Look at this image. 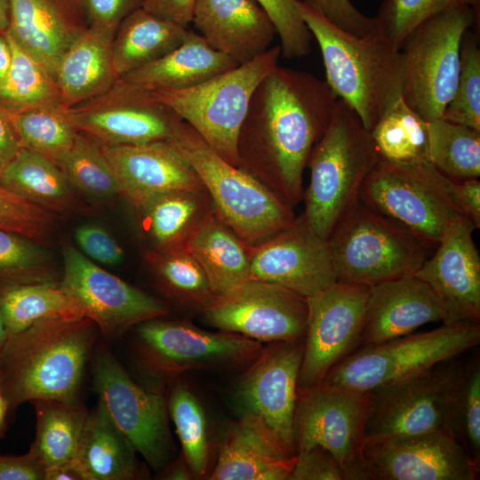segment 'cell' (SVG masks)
<instances>
[{"label": "cell", "mask_w": 480, "mask_h": 480, "mask_svg": "<svg viewBox=\"0 0 480 480\" xmlns=\"http://www.w3.org/2000/svg\"><path fill=\"white\" fill-rule=\"evenodd\" d=\"M328 242L337 281L369 287L414 275L436 248L359 199Z\"/></svg>", "instance_id": "obj_7"}, {"label": "cell", "mask_w": 480, "mask_h": 480, "mask_svg": "<svg viewBox=\"0 0 480 480\" xmlns=\"http://www.w3.org/2000/svg\"><path fill=\"white\" fill-rule=\"evenodd\" d=\"M21 148L10 113L0 104V177Z\"/></svg>", "instance_id": "obj_57"}, {"label": "cell", "mask_w": 480, "mask_h": 480, "mask_svg": "<svg viewBox=\"0 0 480 480\" xmlns=\"http://www.w3.org/2000/svg\"><path fill=\"white\" fill-rule=\"evenodd\" d=\"M303 340L271 342L245 368L236 387L244 411L258 415L294 454L293 422Z\"/></svg>", "instance_id": "obj_21"}, {"label": "cell", "mask_w": 480, "mask_h": 480, "mask_svg": "<svg viewBox=\"0 0 480 480\" xmlns=\"http://www.w3.org/2000/svg\"><path fill=\"white\" fill-rule=\"evenodd\" d=\"M9 0H0V32L4 33L9 26Z\"/></svg>", "instance_id": "obj_62"}, {"label": "cell", "mask_w": 480, "mask_h": 480, "mask_svg": "<svg viewBox=\"0 0 480 480\" xmlns=\"http://www.w3.org/2000/svg\"><path fill=\"white\" fill-rule=\"evenodd\" d=\"M372 480H476L479 468L448 430L366 437Z\"/></svg>", "instance_id": "obj_19"}, {"label": "cell", "mask_w": 480, "mask_h": 480, "mask_svg": "<svg viewBox=\"0 0 480 480\" xmlns=\"http://www.w3.org/2000/svg\"><path fill=\"white\" fill-rule=\"evenodd\" d=\"M280 45L193 87L150 91L173 110L205 143L231 164H239L237 142L252 94L278 66Z\"/></svg>", "instance_id": "obj_6"}, {"label": "cell", "mask_w": 480, "mask_h": 480, "mask_svg": "<svg viewBox=\"0 0 480 480\" xmlns=\"http://www.w3.org/2000/svg\"><path fill=\"white\" fill-rule=\"evenodd\" d=\"M96 329L86 317L52 318L9 335L0 353V381L10 414L38 399L78 402Z\"/></svg>", "instance_id": "obj_2"}, {"label": "cell", "mask_w": 480, "mask_h": 480, "mask_svg": "<svg viewBox=\"0 0 480 480\" xmlns=\"http://www.w3.org/2000/svg\"><path fill=\"white\" fill-rule=\"evenodd\" d=\"M188 28L140 7L119 24L112 42V56L119 77L164 56L185 39Z\"/></svg>", "instance_id": "obj_32"}, {"label": "cell", "mask_w": 480, "mask_h": 480, "mask_svg": "<svg viewBox=\"0 0 480 480\" xmlns=\"http://www.w3.org/2000/svg\"><path fill=\"white\" fill-rule=\"evenodd\" d=\"M470 5L451 7L417 26L404 39L402 98L429 122L441 118L452 100L460 71L463 35L476 21Z\"/></svg>", "instance_id": "obj_10"}, {"label": "cell", "mask_w": 480, "mask_h": 480, "mask_svg": "<svg viewBox=\"0 0 480 480\" xmlns=\"http://www.w3.org/2000/svg\"><path fill=\"white\" fill-rule=\"evenodd\" d=\"M10 416V409L8 402L1 389L0 381V439L4 436L8 427V418Z\"/></svg>", "instance_id": "obj_61"}, {"label": "cell", "mask_w": 480, "mask_h": 480, "mask_svg": "<svg viewBox=\"0 0 480 480\" xmlns=\"http://www.w3.org/2000/svg\"><path fill=\"white\" fill-rule=\"evenodd\" d=\"M297 8L321 50L325 82L371 131L402 97L400 50L374 30L365 36L344 31L300 0Z\"/></svg>", "instance_id": "obj_3"}, {"label": "cell", "mask_w": 480, "mask_h": 480, "mask_svg": "<svg viewBox=\"0 0 480 480\" xmlns=\"http://www.w3.org/2000/svg\"><path fill=\"white\" fill-rule=\"evenodd\" d=\"M0 312L10 335L44 319L86 317L77 300L57 282L1 285Z\"/></svg>", "instance_id": "obj_36"}, {"label": "cell", "mask_w": 480, "mask_h": 480, "mask_svg": "<svg viewBox=\"0 0 480 480\" xmlns=\"http://www.w3.org/2000/svg\"><path fill=\"white\" fill-rule=\"evenodd\" d=\"M288 480H344L335 457L320 445L296 453V461Z\"/></svg>", "instance_id": "obj_52"}, {"label": "cell", "mask_w": 480, "mask_h": 480, "mask_svg": "<svg viewBox=\"0 0 480 480\" xmlns=\"http://www.w3.org/2000/svg\"><path fill=\"white\" fill-rule=\"evenodd\" d=\"M380 156L356 112L338 100L332 118L315 145L308 165L305 212L309 227L328 240L358 201L362 185Z\"/></svg>", "instance_id": "obj_4"}, {"label": "cell", "mask_w": 480, "mask_h": 480, "mask_svg": "<svg viewBox=\"0 0 480 480\" xmlns=\"http://www.w3.org/2000/svg\"><path fill=\"white\" fill-rule=\"evenodd\" d=\"M136 450L98 401L89 412L77 460L88 480H134L147 477Z\"/></svg>", "instance_id": "obj_31"}, {"label": "cell", "mask_w": 480, "mask_h": 480, "mask_svg": "<svg viewBox=\"0 0 480 480\" xmlns=\"http://www.w3.org/2000/svg\"><path fill=\"white\" fill-rule=\"evenodd\" d=\"M101 148L117 181L120 196L136 208L164 192L204 188L195 171L168 141L101 144Z\"/></svg>", "instance_id": "obj_23"}, {"label": "cell", "mask_w": 480, "mask_h": 480, "mask_svg": "<svg viewBox=\"0 0 480 480\" xmlns=\"http://www.w3.org/2000/svg\"><path fill=\"white\" fill-rule=\"evenodd\" d=\"M368 407L369 391L324 382L298 388L293 422L296 453L320 445L338 460L344 480H372L362 455Z\"/></svg>", "instance_id": "obj_12"}, {"label": "cell", "mask_w": 480, "mask_h": 480, "mask_svg": "<svg viewBox=\"0 0 480 480\" xmlns=\"http://www.w3.org/2000/svg\"><path fill=\"white\" fill-rule=\"evenodd\" d=\"M12 62V47L4 33L0 32V84L4 80Z\"/></svg>", "instance_id": "obj_60"}, {"label": "cell", "mask_w": 480, "mask_h": 480, "mask_svg": "<svg viewBox=\"0 0 480 480\" xmlns=\"http://www.w3.org/2000/svg\"><path fill=\"white\" fill-rule=\"evenodd\" d=\"M204 188L176 189L150 198L140 207L141 226L151 251H165L184 245L208 209Z\"/></svg>", "instance_id": "obj_34"}, {"label": "cell", "mask_w": 480, "mask_h": 480, "mask_svg": "<svg viewBox=\"0 0 480 480\" xmlns=\"http://www.w3.org/2000/svg\"><path fill=\"white\" fill-rule=\"evenodd\" d=\"M41 245L22 235L0 229V286L55 282L53 261Z\"/></svg>", "instance_id": "obj_44"}, {"label": "cell", "mask_w": 480, "mask_h": 480, "mask_svg": "<svg viewBox=\"0 0 480 480\" xmlns=\"http://www.w3.org/2000/svg\"><path fill=\"white\" fill-rule=\"evenodd\" d=\"M5 34L12 47V62L0 84V104L9 112H19L46 104H61L54 77Z\"/></svg>", "instance_id": "obj_40"}, {"label": "cell", "mask_w": 480, "mask_h": 480, "mask_svg": "<svg viewBox=\"0 0 480 480\" xmlns=\"http://www.w3.org/2000/svg\"><path fill=\"white\" fill-rule=\"evenodd\" d=\"M480 131V49L476 33L465 31L456 88L442 117Z\"/></svg>", "instance_id": "obj_47"}, {"label": "cell", "mask_w": 480, "mask_h": 480, "mask_svg": "<svg viewBox=\"0 0 480 480\" xmlns=\"http://www.w3.org/2000/svg\"><path fill=\"white\" fill-rule=\"evenodd\" d=\"M184 245L203 268L216 297L250 278L249 246L214 210L203 218Z\"/></svg>", "instance_id": "obj_30"}, {"label": "cell", "mask_w": 480, "mask_h": 480, "mask_svg": "<svg viewBox=\"0 0 480 480\" xmlns=\"http://www.w3.org/2000/svg\"><path fill=\"white\" fill-rule=\"evenodd\" d=\"M250 278L310 297L337 281L328 240L302 215L289 227L249 246Z\"/></svg>", "instance_id": "obj_20"}, {"label": "cell", "mask_w": 480, "mask_h": 480, "mask_svg": "<svg viewBox=\"0 0 480 480\" xmlns=\"http://www.w3.org/2000/svg\"><path fill=\"white\" fill-rule=\"evenodd\" d=\"M89 27L116 31L120 22L140 7L141 0H82Z\"/></svg>", "instance_id": "obj_53"}, {"label": "cell", "mask_w": 480, "mask_h": 480, "mask_svg": "<svg viewBox=\"0 0 480 480\" xmlns=\"http://www.w3.org/2000/svg\"><path fill=\"white\" fill-rule=\"evenodd\" d=\"M191 23L212 48L238 64L267 52L276 36L254 0H196Z\"/></svg>", "instance_id": "obj_27"}, {"label": "cell", "mask_w": 480, "mask_h": 480, "mask_svg": "<svg viewBox=\"0 0 480 480\" xmlns=\"http://www.w3.org/2000/svg\"><path fill=\"white\" fill-rule=\"evenodd\" d=\"M115 33L88 27L61 56L54 78L63 106L70 108L92 99L120 78L112 56Z\"/></svg>", "instance_id": "obj_28"}, {"label": "cell", "mask_w": 480, "mask_h": 480, "mask_svg": "<svg viewBox=\"0 0 480 480\" xmlns=\"http://www.w3.org/2000/svg\"><path fill=\"white\" fill-rule=\"evenodd\" d=\"M36 418L29 451L46 470L77 459L89 412L79 402L38 399L30 402Z\"/></svg>", "instance_id": "obj_33"}, {"label": "cell", "mask_w": 480, "mask_h": 480, "mask_svg": "<svg viewBox=\"0 0 480 480\" xmlns=\"http://www.w3.org/2000/svg\"><path fill=\"white\" fill-rule=\"evenodd\" d=\"M340 29L365 36L374 30L373 19L362 13L350 0H300Z\"/></svg>", "instance_id": "obj_50"}, {"label": "cell", "mask_w": 480, "mask_h": 480, "mask_svg": "<svg viewBox=\"0 0 480 480\" xmlns=\"http://www.w3.org/2000/svg\"><path fill=\"white\" fill-rule=\"evenodd\" d=\"M0 185L52 212L77 207L76 190L52 161L21 148L0 177Z\"/></svg>", "instance_id": "obj_35"}, {"label": "cell", "mask_w": 480, "mask_h": 480, "mask_svg": "<svg viewBox=\"0 0 480 480\" xmlns=\"http://www.w3.org/2000/svg\"><path fill=\"white\" fill-rule=\"evenodd\" d=\"M196 0H141L144 10L180 26L192 21Z\"/></svg>", "instance_id": "obj_56"}, {"label": "cell", "mask_w": 480, "mask_h": 480, "mask_svg": "<svg viewBox=\"0 0 480 480\" xmlns=\"http://www.w3.org/2000/svg\"><path fill=\"white\" fill-rule=\"evenodd\" d=\"M451 429L480 469V360L463 364L451 412Z\"/></svg>", "instance_id": "obj_45"}, {"label": "cell", "mask_w": 480, "mask_h": 480, "mask_svg": "<svg viewBox=\"0 0 480 480\" xmlns=\"http://www.w3.org/2000/svg\"><path fill=\"white\" fill-rule=\"evenodd\" d=\"M475 229L468 218L454 223L414 274L442 301L446 314L443 324H479L480 254Z\"/></svg>", "instance_id": "obj_22"}, {"label": "cell", "mask_w": 480, "mask_h": 480, "mask_svg": "<svg viewBox=\"0 0 480 480\" xmlns=\"http://www.w3.org/2000/svg\"><path fill=\"white\" fill-rule=\"evenodd\" d=\"M452 180L431 163L402 165L381 157L365 178L359 200L432 245L467 218L454 204Z\"/></svg>", "instance_id": "obj_9"}, {"label": "cell", "mask_w": 480, "mask_h": 480, "mask_svg": "<svg viewBox=\"0 0 480 480\" xmlns=\"http://www.w3.org/2000/svg\"><path fill=\"white\" fill-rule=\"evenodd\" d=\"M451 194L454 204L462 213L480 228V181L478 179L452 180Z\"/></svg>", "instance_id": "obj_55"}, {"label": "cell", "mask_w": 480, "mask_h": 480, "mask_svg": "<svg viewBox=\"0 0 480 480\" xmlns=\"http://www.w3.org/2000/svg\"><path fill=\"white\" fill-rule=\"evenodd\" d=\"M445 315L437 295L415 275L374 284L369 288L360 347L412 333L426 324L444 322Z\"/></svg>", "instance_id": "obj_25"}, {"label": "cell", "mask_w": 480, "mask_h": 480, "mask_svg": "<svg viewBox=\"0 0 480 480\" xmlns=\"http://www.w3.org/2000/svg\"><path fill=\"white\" fill-rule=\"evenodd\" d=\"M338 100L325 81L276 66L251 99L238 136V167L292 206L296 204L303 196V172L310 154Z\"/></svg>", "instance_id": "obj_1"}, {"label": "cell", "mask_w": 480, "mask_h": 480, "mask_svg": "<svg viewBox=\"0 0 480 480\" xmlns=\"http://www.w3.org/2000/svg\"><path fill=\"white\" fill-rule=\"evenodd\" d=\"M202 313L207 324L259 342L303 340L308 302L290 289L249 278Z\"/></svg>", "instance_id": "obj_18"}, {"label": "cell", "mask_w": 480, "mask_h": 480, "mask_svg": "<svg viewBox=\"0 0 480 480\" xmlns=\"http://www.w3.org/2000/svg\"><path fill=\"white\" fill-rule=\"evenodd\" d=\"M370 132L382 159L402 165L430 163L428 122L410 108L402 97Z\"/></svg>", "instance_id": "obj_38"}, {"label": "cell", "mask_w": 480, "mask_h": 480, "mask_svg": "<svg viewBox=\"0 0 480 480\" xmlns=\"http://www.w3.org/2000/svg\"><path fill=\"white\" fill-rule=\"evenodd\" d=\"M429 161L454 181L480 176V131L443 118L428 122Z\"/></svg>", "instance_id": "obj_39"}, {"label": "cell", "mask_w": 480, "mask_h": 480, "mask_svg": "<svg viewBox=\"0 0 480 480\" xmlns=\"http://www.w3.org/2000/svg\"><path fill=\"white\" fill-rule=\"evenodd\" d=\"M461 4L478 11L479 0H384L372 18L374 31L400 50L406 36L421 22Z\"/></svg>", "instance_id": "obj_46"}, {"label": "cell", "mask_w": 480, "mask_h": 480, "mask_svg": "<svg viewBox=\"0 0 480 480\" xmlns=\"http://www.w3.org/2000/svg\"><path fill=\"white\" fill-rule=\"evenodd\" d=\"M369 286L336 281L307 298L308 319L298 388L321 383L361 346Z\"/></svg>", "instance_id": "obj_16"}, {"label": "cell", "mask_w": 480, "mask_h": 480, "mask_svg": "<svg viewBox=\"0 0 480 480\" xmlns=\"http://www.w3.org/2000/svg\"><path fill=\"white\" fill-rule=\"evenodd\" d=\"M167 141L195 171L220 218L248 246L296 220L289 203L261 180L217 155L184 121Z\"/></svg>", "instance_id": "obj_5"}, {"label": "cell", "mask_w": 480, "mask_h": 480, "mask_svg": "<svg viewBox=\"0 0 480 480\" xmlns=\"http://www.w3.org/2000/svg\"><path fill=\"white\" fill-rule=\"evenodd\" d=\"M296 461L278 436L244 411L228 429L212 480H288Z\"/></svg>", "instance_id": "obj_26"}, {"label": "cell", "mask_w": 480, "mask_h": 480, "mask_svg": "<svg viewBox=\"0 0 480 480\" xmlns=\"http://www.w3.org/2000/svg\"><path fill=\"white\" fill-rule=\"evenodd\" d=\"M45 480H88L77 460L52 468L45 472Z\"/></svg>", "instance_id": "obj_58"}, {"label": "cell", "mask_w": 480, "mask_h": 480, "mask_svg": "<svg viewBox=\"0 0 480 480\" xmlns=\"http://www.w3.org/2000/svg\"><path fill=\"white\" fill-rule=\"evenodd\" d=\"M61 250L60 284L105 336L121 335L145 321L170 313L162 300L103 269L69 241L62 242Z\"/></svg>", "instance_id": "obj_17"}, {"label": "cell", "mask_w": 480, "mask_h": 480, "mask_svg": "<svg viewBox=\"0 0 480 480\" xmlns=\"http://www.w3.org/2000/svg\"><path fill=\"white\" fill-rule=\"evenodd\" d=\"M239 64L212 48L204 38L188 30L175 49L120 78L148 91L180 90L193 87Z\"/></svg>", "instance_id": "obj_29"}, {"label": "cell", "mask_w": 480, "mask_h": 480, "mask_svg": "<svg viewBox=\"0 0 480 480\" xmlns=\"http://www.w3.org/2000/svg\"><path fill=\"white\" fill-rule=\"evenodd\" d=\"M159 476L162 479L168 480H189L195 479V476L184 460L182 454L176 460H171L160 471Z\"/></svg>", "instance_id": "obj_59"}, {"label": "cell", "mask_w": 480, "mask_h": 480, "mask_svg": "<svg viewBox=\"0 0 480 480\" xmlns=\"http://www.w3.org/2000/svg\"><path fill=\"white\" fill-rule=\"evenodd\" d=\"M146 259L157 286L176 304L203 312L215 300L206 274L185 245L150 250Z\"/></svg>", "instance_id": "obj_37"}, {"label": "cell", "mask_w": 480, "mask_h": 480, "mask_svg": "<svg viewBox=\"0 0 480 480\" xmlns=\"http://www.w3.org/2000/svg\"><path fill=\"white\" fill-rule=\"evenodd\" d=\"M0 480H45V468L31 451L0 454Z\"/></svg>", "instance_id": "obj_54"}, {"label": "cell", "mask_w": 480, "mask_h": 480, "mask_svg": "<svg viewBox=\"0 0 480 480\" xmlns=\"http://www.w3.org/2000/svg\"><path fill=\"white\" fill-rule=\"evenodd\" d=\"M67 113L77 131L106 146L167 141L183 122L150 91L121 78Z\"/></svg>", "instance_id": "obj_15"}, {"label": "cell", "mask_w": 480, "mask_h": 480, "mask_svg": "<svg viewBox=\"0 0 480 480\" xmlns=\"http://www.w3.org/2000/svg\"><path fill=\"white\" fill-rule=\"evenodd\" d=\"M9 113L21 147L53 163L71 148L78 132L60 103Z\"/></svg>", "instance_id": "obj_41"}, {"label": "cell", "mask_w": 480, "mask_h": 480, "mask_svg": "<svg viewBox=\"0 0 480 480\" xmlns=\"http://www.w3.org/2000/svg\"><path fill=\"white\" fill-rule=\"evenodd\" d=\"M75 238L81 252L94 262L115 266L122 262L124 251L102 227L84 224L76 228Z\"/></svg>", "instance_id": "obj_51"}, {"label": "cell", "mask_w": 480, "mask_h": 480, "mask_svg": "<svg viewBox=\"0 0 480 480\" xmlns=\"http://www.w3.org/2000/svg\"><path fill=\"white\" fill-rule=\"evenodd\" d=\"M455 358L370 390L365 438L433 430L452 432V405L463 365Z\"/></svg>", "instance_id": "obj_14"}, {"label": "cell", "mask_w": 480, "mask_h": 480, "mask_svg": "<svg viewBox=\"0 0 480 480\" xmlns=\"http://www.w3.org/2000/svg\"><path fill=\"white\" fill-rule=\"evenodd\" d=\"M54 213L0 185V229L45 245L54 228Z\"/></svg>", "instance_id": "obj_48"}, {"label": "cell", "mask_w": 480, "mask_h": 480, "mask_svg": "<svg viewBox=\"0 0 480 480\" xmlns=\"http://www.w3.org/2000/svg\"><path fill=\"white\" fill-rule=\"evenodd\" d=\"M132 348L140 371L157 386L198 369L246 368L263 351L261 342L191 322L163 317L135 326Z\"/></svg>", "instance_id": "obj_8"}, {"label": "cell", "mask_w": 480, "mask_h": 480, "mask_svg": "<svg viewBox=\"0 0 480 480\" xmlns=\"http://www.w3.org/2000/svg\"><path fill=\"white\" fill-rule=\"evenodd\" d=\"M168 413L195 479L204 478L210 463L211 442L203 404L190 388L176 383L167 400Z\"/></svg>", "instance_id": "obj_42"}, {"label": "cell", "mask_w": 480, "mask_h": 480, "mask_svg": "<svg viewBox=\"0 0 480 480\" xmlns=\"http://www.w3.org/2000/svg\"><path fill=\"white\" fill-rule=\"evenodd\" d=\"M55 164L76 191L96 199L120 195L101 144L82 132Z\"/></svg>", "instance_id": "obj_43"}, {"label": "cell", "mask_w": 480, "mask_h": 480, "mask_svg": "<svg viewBox=\"0 0 480 480\" xmlns=\"http://www.w3.org/2000/svg\"><path fill=\"white\" fill-rule=\"evenodd\" d=\"M479 342V324H443L430 331L359 347L333 366L322 382L370 391L455 358Z\"/></svg>", "instance_id": "obj_11"}, {"label": "cell", "mask_w": 480, "mask_h": 480, "mask_svg": "<svg viewBox=\"0 0 480 480\" xmlns=\"http://www.w3.org/2000/svg\"><path fill=\"white\" fill-rule=\"evenodd\" d=\"M9 8L5 32L54 77L61 56L89 27L83 1L9 0Z\"/></svg>", "instance_id": "obj_24"}, {"label": "cell", "mask_w": 480, "mask_h": 480, "mask_svg": "<svg viewBox=\"0 0 480 480\" xmlns=\"http://www.w3.org/2000/svg\"><path fill=\"white\" fill-rule=\"evenodd\" d=\"M92 377L99 402L111 420L148 466L159 472L175 452L162 392L137 383L102 345L92 354Z\"/></svg>", "instance_id": "obj_13"}, {"label": "cell", "mask_w": 480, "mask_h": 480, "mask_svg": "<svg viewBox=\"0 0 480 480\" xmlns=\"http://www.w3.org/2000/svg\"><path fill=\"white\" fill-rule=\"evenodd\" d=\"M254 1L271 20L284 58H301L309 53L313 36L298 11L297 0Z\"/></svg>", "instance_id": "obj_49"}, {"label": "cell", "mask_w": 480, "mask_h": 480, "mask_svg": "<svg viewBox=\"0 0 480 480\" xmlns=\"http://www.w3.org/2000/svg\"><path fill=\"white\" fill-rule=\"evenodd\" d=\"M9 332H8V330L6 328V325L4 324V321L3 319V316L1 315V312H0V353L4 348V346L5 345L8 338H9Z\"/></svg>", "instance_id": "obj_63"}]
</instances>
